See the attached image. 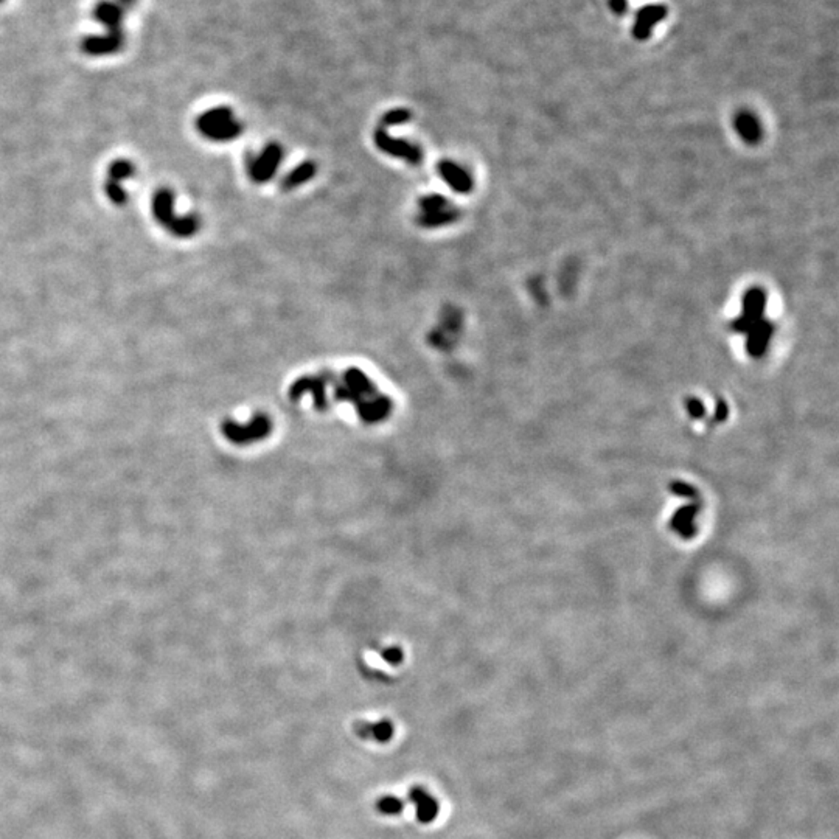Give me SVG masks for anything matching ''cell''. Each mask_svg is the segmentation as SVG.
Masks as SVG:
<instances>
[{
    "label": "cell",
    "instance_id": "cell-14",
    "mask_svg": "<svg viewBox=\"0 0 839 839\" xmlns=\"http://www.w3.org/2000/svg\"><path fill=\"white\" fill-rule=\"evenodd\" d=\"M665 15L667 8L664 5H647L645 8L637 12V21L634 25V35L637 39H647L652 33V28Z\"/></svg>",
    "mask_w": 839,
    "mask_h": 839
},
{
    "label": "cell",
    "instance_id": "cell-9",
    "mask_svg": "<svg viewBox=\"0 0 839 839\" xmlns=\"http://www.w3.org/2000/svg\"><path fill=\"white\" fill-rule=\"evenodd\" d=\"M437 173L441 181H443L452 192L459 194H470L472 188H474V179H472L471 173L457 162L450 159L439 162Z\"/></svg>",
    "mask_w": 839,
    "mask_h": 839
},
{
    "label": "cell",
    "instance_id": "cell-22",
    "mask_svg": "<svg viewBox=\"0 0 839 839\" xmlns=\"http://www.w3.org/2000/svg\"><path fill=\"white\" fill-rule=\"evenodd\" d=\"M0 2H3V0H0Z\"/></svg>",
    "mask_w": 839,
    "mask_h": 839
},
{
    "label": "cell",
    "instance_id": "cell-6",
    "mask_svg": "<svg viewBox=\"0 0 839 839\" xmlns=\"http://www.w3.org/2000/svg\"><path fill=\"white\" fill-rule=\"evenodd\" d=\"M374 142L381 153L395 159L405 160L409 165H420L423 162V149L420 145L406 138L390 136L386 128H378L374 134Z\"/></svg>",
    "mask_w": 839,
    "mask_h": 839
},
{
    "label": "cell",
    "instance_id": "cell-7",
    "mask_svg": "<svg viewBox=\"0 0 839 839\" xmlns=\"http://www.w3.org/2000/svg\"><path fill=\"white\" fill-rule=\"evenodd\" d=\"M136 174V165L131 160L118 159L112 162L107 169V178L104 182V193L107 199L113 205L123 207L128 203V193H126L123 182L132 178Z\"/></svg>",
    "mask_w": 839,
    "mask_h": 839
},
{
    "label": "cell",
    "instance_id": "cell-21",
    "mask_svg": "<svg viewBox=\"0 0 839 839\" xmlns=\"http://www.w3.org/2000/svg\"><path fill=\"white\" fill-rule=\"evenodd\" d=\"M117 3H118L120 6H122V8L126 11V10L132 8V5L136 3V0H117Z\"/></svg>",
    "mask_w": 839,
    "mask_h": 839
},
{
    "label": "cell",
    "instance_id": "cell-3",
    "mask_svg": "<svg viewBox=\"0 0 839 839\" xmlns=\"http://www.w3.org/2000/svg\"><path fill=\"white\" fill-rule=\"evenodd\" d=\"M199 134L210 142L225 143L238 138L244 132V126L237 118L235 112L227 106H216L201 113L196 120Z\"/></svg>",
    "mask_w": 839,
    "mask_h": 839
},
{
    "label": "cell",
    "instance_id": "cell-5",
    "mask_svg": "<svg viewBox=\"0 0 839 839\" xmlns=\"http://www.w3.org/2000/svg\"><path fill=\"white\" fill-rule=\"evenodd\" d=\"M283 159H285V149H283L282 145L270 142L260 153L250 154L246 159L248 176L254 184H268L279 172Z\"/></svg>",
    "mask_w": 839,
    "mask_h": 839
},
{
    "label": "cell",
    "instance_id": "cell-10",
    "mask_svg": "<svg viewBox=\"0 0 839 839\" xmlns=\"http://www.w3.org/2000/svg\"><path fill=\"white\" fill-rule=\"evenodd\" d=\"M125 46V33H111L106 31L104 35L100 36H89L83 41L84 53L91 56H103V55H113L120 52Z\"/></svg>",
    "mask_w": 839,
    "mask_h": 839
},
{
    "label": "cell",
    "instance_id": "cell-1",
    "mask_svg": "<svg viewBox=\"0 0 839 839\" xmlns=\"http://www.w3.org/2000/svg\"><path fill=\"white\" fill-rule=\"evenodd\" d=\"M334 390L338 400L353 403L359 415L369 421L384 418L392 409V403L387 396L380 395L370 378L355 367L344 371Z\"/></svg>",
    "mask_w": 839,
    "mask_h": 839
},
{
    "label": "cell",
    "instance_id": "cell-8",
    "mask_svg": "<svg viewBox=\"0 0 839 839\" xmlns=\"http://www.w3.org/2000/svg\"><path fill=\"white\" fill-rule=\"evenodd\" d=\"M766 302H768V295L762 288H757V286L749 288L748 291L744 293L743 300H741L743 311L732 324L734 330L737 333L746 334L749 328L753 326L755 322H759L760 319L765 317Z\"/></svg>",
    "mask_w": 839,
    "mask_h": 839
},
{
    "label": "cell",
    "instance_id": "cell-19",
    "mask_svg": "<svg viewBox=\"0 0 839 839\" xmlns=\"http://www.w3.org/2000/svg\"><path fill=\"white\" fill-rule=\"evenodd\" d=\"M411 118H412V116L407 109H403V107L401 109H392V111L384 113L381 118V123H382L381 126L387 129V128H390V126H398V125H405L407 122H411Z\"/></svg>",
    "mask_w": 839,
    "mask_h": 839
},
{
    "label": "cell",
    "instance_id": "cell-12",
    "mask_svg": "<svg viewBox=\"0 0 839 839\" xmlns=\"http://www.w3.org/2000/svg\"><path fill=\"white\" fill-rule=\"evenodd\" d=\"M409 799L415 805V815H417V819L421 824H431L439 816L437 800L425 788L414 786L409 791Z\"/></svg>",
    "mask_w": 839,
    "mask_h": 839
},
{
    "label": "cell",
    "instance_id": "cell-17",
    "mask_svg": "<svg viewBox=\"0 0 839 839\" xmlns=\"http://www.w3.org/2000/svg\"><path fill=\"white\" fill-rule=\"evenodd\" d=\"M356 734L361 738H374L378 743H387L394 737V724L389 721L362 723L356 726Z\"/></svg>",
    "mask_w": 839,
    "mask_h": 839
},
{
    "label": "cell",
    "instance_id": "cell-2",
    "mask_svg": "<svg viewBox=\"0 0 839 839\" xmlns=\"http://www.w3.org/2000/svg\"><path fill=\"white\" fill-rule=\"evenodd\" d=\"M176 194L169 187H160L151 198V212L154 219L176 238H193L198 235L203 221L194 213L178 214L174 210Z\"/></svg>",
    "mask_w": 839,
    "mask_h": 839
},
{
    "label": "cell",
    "instance_id": "cell-20",
    "mask_svg": "<svg viewBox=\"0 0 839 839\" xmlns=\"http://www.w3.org/2000/svg\"><path fill=\"white\" fill-rule=\"evenodd\" d=\"M609 5H611V10H613L614 12H617V15H622V12H625L627 11V6H628L627 0H609Z\"/></svg>",
    "mask_w": 839,
    "mask_h": 839
},
{
    "label": "cell",
    "instance_id": "cell-13",
    "mask_svg": "<svg viewBox=\"0 0 839 839\" xmlns=\"http://www.w3.org/2000/svg\"><path fill=\"white\" fill-rule=\"evenodd\" d=\"M93 17H95V21L103 25L106 31H111V33H120V31H123L122 24L125 17V10L117 2H111V0L100 2L95 6V10H93Z\"/></svg>",
    "mask_w": 839,
    "mask_h": 839
},
{
    "label": "cell",
    "instance_id": "cell-18",
    "mask_svg": "<svg viewBox=\"0 0 839 839\" xmlns=\"http://www.w3.org/2000/svg\"><path fill=\"white\" fill-rule=\"evenodd\" d=\"M405 809L403 800L395 796H384L376 802V810L386 816H396Z\"/></svg>",
    "mask_w": 839,
    "mask_h": 839
},
{
    "label": "cell",
    "instance_id": "cell-15",
    "mask_svg": "<svg viewBox=\"0 0 839 839\" xmlns=\"http://www.w3.org/2000/svg\"><path fill=\"white\" fill-rule=\"evenodd\" d=\"M734 126H735V131L738 132V136H740L744 142L757 143L760 140L762 126H760L759 118H757L753 112H748V111L738 112L734 120Z\"/></svg>",
    "mask_w": 839,
    "mask_h": 839
},
{
    "label": "cell",
    "instance_id": "cell-4",
    "mask_svg": "<svg viewBox=\"0 0 839 839\" xmlns=\"http://www.w3.org/2000/svg\"><path fill=\"white\" fill-rule=\"evenodd\" d=\"M459 219L460 210L441 194H425L418 199V213L415 223L423 229H440V227L457 223Z\"/></svg>",
    "mask_w": 839,
    "mask_h": 839
},
{
    "label": "cell",
    "instance_id": "cell-11",
    "mask_svg": "<svg viewBox=\"0 0 839 839\" xmlns=\"http://www.w3.org/2000/svg\"><path fill=\"white\" fill-rule=\"evenodd\" d=\"M774 334V325L765 317L749 328L746 333V350L753 358H760L766 351Z\"/></svg>",
    "mask_w": 839,
    "mask_h": 839
},
{
    "label": "cell",
    "instance_id": "cell-16",
    "mask_svg": "<svg viewBox=\"0 0 839 839\" xmlns=\"http://www.w3.org/2000/svg\"><path fill=\"white\" fill-rule=\"evenodd\" d=\"M315 173H317V165L313 160H305L299 163L297 167L294 169H291L285 178L282 181V188L285 192H291L295 190V188H299L302 185H305L306 182H310Z\"/></svg>",
    "mask_w": 839,
    "mask_h": 839
}]
</instances>
